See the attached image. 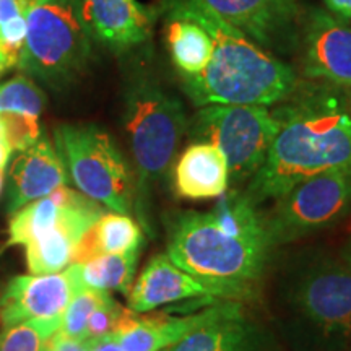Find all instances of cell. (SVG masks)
Wrapping results in <instances>:
<instances>
[{"instance_id":"cell-1","label":"cell","mask_w":351,"mask_h":351,"mask_svg":"<svg viewBox=\"0 0 351 351\" xmlns=\"http://www.w3.org/2000/svg\"><path fill=\"white\" fill-rule=\"evenodd\" d=\"M274 111L280 129L262 168L244 189L257 205L276 200L315 174L351 168L345 90L327 83H301Z\"/></svg>"},{"instance_id":"cell-2","label":"cell","mask_w":351,"mask_h":351,"mask_svg":"<svg viewBox=\"0 0 351 351\" xmlns=\"http://www.w3.org/2000/svg\"><path fill=\"white\" fill-rule=\"evenodd\" d=\"M207 29L213 56L200 75L184 78L182 91L194 106L212 104H282L296 93V69L245 38L200 0H163Z\"/></svg>"},{"instance_id":"cell-3","label":"cell","mask_w":351,"mask_h":351,"mask_svg":"<svg viewBox=\"0 0 351 351\" xmlns=\"http://www.w3.org/2000/svg\"><path fill=\"white\" fill-rule=\"evenodd\" d=\"M166 247L169 261L186 274L249 287L262 276L275 245L269 236L228 231L212 212H181L168 219Z\"/></svg>"},{"instance_id":"cell-4","label":"cell","mask_w":351,"mask_h":351,"mask_svg":"<svg viewBox=\"0 0 351 351\" xmlns=\"http://www.w3.org/2000/svg\"><path fill=\"white\" fill-rule=\"evenodd\" d=\"M122 121L135 163V195L140 205L169 174L187 117L182 103L148 72H134L124 86Z\"/></svg>"},{"instance_id":"cell-5","label":"cell","mask_w":351,"mask_h":351,"mask_svg":"<svg viewBox=\"0 0 351 351\" xmlns=\"http://www.w3.org/2000/svg\"><path fill=\"white\" fill-rule=\"evenodd\" d=\"M20 8L26 36L19 69L52 90H67L93 59V34L82 0H34Z\"/></svg>"},{"instance_id":"cell-6","label":"cell","mask_w":351,"mask_h":351,"mask_svg":"<svg viewBox=\"0 0 351 351\" xmlns=\"http://www.w3.org/2000/svg\"><path fill=\"white\" fill-rule=\"evenodd\" d=\"M54 140L69 179L83 195L116 213H130L134 173L106 130L96 124H60Z\"/></svg>"},{"instance_id":"cell-7","label":"cell","mask_w":351,"mask_h":351,"mask_svg":"<svg viewBox=\"0 0 351 351\" xmlns=\"http://www.w3.org/2000/svg\"><path fill=\"white\" fill-rule=\"evenodd\" d=\"M278 129L274 109L254 104L204 106L187 122L192 142L217 145L226 156L231 189H241L257 174Z\"/></svg>"},{"instance_id":"cell-8","label":"cell","mask_w":351,"mask_h":351,"mask_svg":"<svg viewBox=\"0 0 351 351\" xmlns=\"http://www.w3.org/2000/svg\"><path fill=\"white\" fill-rule=\"evenodd\" d=\"M351 210V168L326 171L291 187L265 213L274 245L340 221Z\"/></svg>"},{"instance_id":"cell-9","label":"cell","mask_w":351,"mask_h":351,"mask_svg":"<svg viewBox=\"0 0 351 351\" xmlns=\"http://www.w3.org/2000/svg\"><path fill=\"white\" fill-rule=\"evenodd\" d=\"M80 289L78 263L57 274L16 276L0 298V322L3 328L28 322L51 339L59 332L65 309Z\"/></svg>"},{"instance_id":"cell-10","label":"cell","mask_w":351,"mask_h":351,"mask_svg":"<svg viewBox=\"0 0 351 351\" xmlns=\"http://www.w3.org/2000/svg\"><path fill=\"white\" fill-rule=\"evenodd\" d=\"M263 51L287 57L300 49L306 8L301 0H200Z\"/></svg>"},{"instance_id":"cell-11","label":"cell","mask_w":351,"mask_h":351,"mask_svg":"<svg viewBox=\"0 0 351 351\" xmlns=\"http://www.w3.org/2000/svg\"><path fill=\"white\" fill-rule=\"evenodd\" d=\"M291 304L327 335L351 332V258L324 261L307 269L291 289Z\"/></svg>"},{"instance_id":"cell-12","label":"cell","mask_w":351,"mask_h":351,"mask_svg":"<svg viewBox=\"0 0 351 351\" xmlns=\"http://www.w3.org/2000/svg\"><path fill=\"white\" fill-rule=\"evenodd\" d=\"M306 80L351 88V26L320 7L306 8L300 38Z\"/></svg>"},{"instance_id":"cell-13","label":"cell","mask_w":351,"mask_h":351,"mask_svg":"<svg viewBox=\"0 0 351 351\" xmlns=\"http://www.w3.org/2000/svg\"><path fill=\"white\" fill-rule=\"evenodd\" d=\"M251 293V287L210 282L197 278L176 267L166 254H158L147 263L137 282L132 283L127 293L132 313L145 314L171 302L191 298H228L239 300Z\"/></svg>"},{"instance_id":"cell-14","label":"cell","mask_w":351,"mask_h":351,"mask_svg":"<svg viewBox=\"0 0 351 351\" xmlns=\"http://www.w3.org/2000/svg\"><path fill=\"white\" fill-rule=\"evenodd\" d=\"M93 39L114 54H127L152 39L156 10L138 0H82Z\"/></svg>"},{"instance_id":"cell-15","label":"cell","mask_w":351,"mask_h":351,"mask_svg":"<svg viewBox=\"0 0 351 351\" xmlns=\"http://www.w3.org/2000/svg\"><path fill=\"white\" fill-rule=\"evenodd\" d=\"M232 304L234 302H225L181 317L169 314H137L125 309L112 337L124 351H165L195 328L221 317Z\"/></svg>"},{"instance_id":"cell-16","label":"cell","mask_w":351,"mask_h":351,"mask_svg":"<svg viewBox=\"0 0 351 351\" xmlns=\"http://www.w3.org/2000/svg\"><path fill=\"white\" fill-rule=\"evenodd\" d=\"M67 171L59 153L43 135L13 158L7 176V212H19L25 205L67 186Z\"/></svg>"},{"instance_id":"cell-17","label":"cell","mask_w":351,"mask_h":351,"mask_svg":"<svg viewBox=\"0 0 351 351\" xmlns=\"http://www.w3.org/2000/svg\"><path fill=\"white\" fill-rule=\"evenodd\" d=\"M103 212L98 202L62 186L13 213L8 225V245H26L47 231L88 213Z\"/></svg>"},{"instance_id":"cell-18","label":"cell","mask_w":351,"mask_h":351,"mask_svg":"<svg viewBox=\"0 0 351 351\" xmlns=\"http://www.w3.org/2000/svg\"><path fill=\"white\" fill-rule=\"evenodd\" d=\"M44 108L46 95L25 73L0 85V127L12 152L26 150L43 137Z\"/></svg>"},{"instance_id":"cell-19","label":"cell","mask_w":351,"mask_h":351,"mask_svg":"<svg viewBox=\"0 0 351 351\" xmlns=\"http://www.w3.org/2000/svg\"><path fill=\"white\" fill-rule=\"evenodd\" d=\"M173 189L179 199H219L230 191V168L217 145L192 142L173 169Z\"/></svg>"},{"instance_id":"cell-20","label":"cell","mask_w":351,"mask_h":351,"mask_svg":"<svg viewBox=\"0 0 351 351\" xmlns=\"http://www.w3.org/2000/svg\"><path fill=\"white\" fill-rule=\"evenodd\" d=\"M168 351H275V345L234 302L226 314L195 328Z\"/></svg>"},{"instance_id":"cell-21","label":"cell","mask_w":351,"mask_h":351,"mask_svg":"<svg viewBox=\"0 0 351 351\" xmlns=\"http://www.w3.org/2000/svg\"><path fill=\"white\" fill-rule=\"evenodd\" d=\"M161 12L166 47L179 80L200 75L213 56V41L207 29L169 3L163 2Z\"/></svg>"},{"instance_id":"cell-22","label":"cell","mask_w":351,"mask_h":351,"mask_svg":"<svg viewBox=\"0 0 351 351\" xmlns=\"http://www.w3.org/2000/svg\"><path fill=\"white\" fill-rule=\"evenodd\" d=\"M143 232L129 215L103 213L78 243L73 263H83L104 254H121L140 249Z\"/></svg>"},{"instance_id":"cell-23","label":"cell","mask_w":351,"mask_h":351,"mask_svg":"<svg viewBox=\"0 0 351 351\" xmlns=\"http://www.w3.org/2000/svg\"><path fill=\"white\" fill-rule=\"evenodd\" d=\"M140 249L121 254H104L78 263V275L83 288L109 291L116 289L127 295L134 282Z\"/></svg>"},{"instance_id":"cell-24","label":"cell","mask_w":351,"mask_h":351,"mask_svg":"<svg viewBox=\"0 0 351 351\" xmlns=\"http://www.w3.org/2000/svg\"><path fill=\"white\" fill-rule=\"evenodd\" d=\"M109 295L108 291H99V289L83 288L72 298L69 302L67 309L62 315L59 332L69 339L85 341L86 340V327L90 315L98 307L104 298Z\"/></svg>"},{"instance_id":"cell-25","label":"cell","mask_w":351,"mask_h":351,"mask_svg":"<svg viewBox=\"0 0 351 351\" xmlns=\"http://www.w3.org/2000/svg\"><path fill=\"white\" fill-rule=\"evenodd\" d=\"M47 337L32 324L3 328L0 333V351H46Z\"/></svg>"},{"instance_id":"cell-26","label":"cell","mask_w":351,"mask_h":351,"mask_svg":"<svg viewBox=\"0 0 351 351\" xmlns=\"http://www.w3.org/2000/svg\"><path fill=\"white\" fill-rule=\"evenodd\" d=\"M124 307L117 304L111 295H108L104 298V301L93 311V314L90 315L86 327V340L98 339V337L104 335H112L117 324H119L121 315L124 314Z\"/></svg>"},{"instance_id":"cell-27","label":"cell","mask_w":351,"mask_h":351,"mask_svg":"<svg viewBox=\"0 0 351 351\" xmlns=\"http://www.w3.org/2000/svg\"><path fill=\"white\" fill-rule=\"evenodd\" d=\"M46 351H88L86 341H78L56 332L54 335L47 340Z\"/></svg>"},{"instance_id":"cell-28","label":"cell","mask_w":351,"mask_h":351,"mask_svg":"<svg viewBox=\"0 0 351 351\" xmlns=\"http://www.w3.org/2000/svg\"><path fill=\"white\" fill-rule=\"evenodd\" d=\"M23 16L19 0H0V26Z\"/></svg>"},{"instance_id":"cell-29","label":"cell","mask_w":351,"mask_h":351,"mask_svg":"<svg viewBox=\"0 0 351 351\" xmlns=\"http://www.w3.org/2000/svg\"><path fill=\"white\" fill-rule=\"evenodd\" d=\"M86 346H88V351H124L122 350V346L114 340L112 335H104V337H98V339L86 340Z\"/></svg>"},{"instance_id":"cell-30","label":"cell","mask_w":351,"mask_h":351,"mask_svg":"<svg viewBox=\"0 0 351 351\" xmlns=\"http://www.w3.org/2000/svg\"><path fill=\"white\" fill-rule=\"evenodd\" d=\"M327 10L345 21H351V0H324Z\"/></svg>"},{"instance_id":"cell-31","label":"cell","mask_w":351,"mask_h":351,"mask_svg":"<svg viewBox=\"0 0 351 351\" xmlns=\"http://www.w3.org/2000/svg\"><path fill=\"white\" fill-rule=\"evenodd\" d=\"M10 147H8V142L5 138V134H3L2 127H0V168H5L8 163V158H10Z\"/></svg>"},{"instance_id":"cell-32","label":"cell","mask_w":351,"mask_h":351,"mask_svg":"<svg viewBox=\"0 0 351 351\" xmlns=\"http://www.w3.org/2000/svg\"><path fill=\"white\" fill-rule=\"evenodd\" d=\"M345 106H346V112H348L351 119V88H346L345 90Z\"/></svg>"},{"instance_id":"cell-33","label":"cell","mask_w":351,"mask_h":351,"mask_svg":"<svg viewBox=\"0 0 351 351\" xmlns=\"http://www.w3.org/2000/svg\"><path fill=\"white\" fill-rule=\"evenodd\" d=\"M3 169H5V168H0V194H2L3 181H5V179H3Z\"/></svg>"},{"instance_id":"cell-34","label":"cell","mask_w":351,"mask_h":351,"mask_svg":"<svg viewBox=\"0 0 351 351\" xmlns=\"http://www.w3.org/2000/svg\"><path fill=\"white\" fill-rule=\"evenodd\" d=\"M34 2V0H19L20 7H25V5H29V3Z\"/></svg>"}]
</instances>
